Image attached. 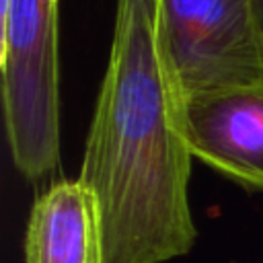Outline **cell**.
<instances>
[{
  "label": "cell",
  "mask_w": 263,
  "mask_h": 263,
  "mask_svg": "<svg viewBox=\"0 0 263 263\" xmlns=\"http://www.w3.org/2000/svg\"><path fill=\"white\" fill-rule=\"evenodd\" d=\"M251 12H253L255 27L259 31V37L263 41V0H251Z\"/></svg>",
  "instance_id": "cell-6"
},
{
  "label": "cell",
  "mask_w": 263,
  "mask_h": 263,
  "mask_svg": "<svg viewBox=\"0 0 263 263\" xmlns=\"http://www.w3.org/2000/svg\"><path fill=\"white\" fill-rule=\"evenodd\" d=\"M25 263H105L99 205L78 179H62L35 199Z\"/></svg>",
  "instance_id": "cell-5"
},
{
  "label": "cell",
  "mask_w": 263,
  "mask_h": 263,
  "mask_svg": "<svg viewBox=\"0 0 263 263\" xmlns=\"http://www.w3.org/2000/svg\"><path fill=\"white\" fill-rule=\"evenodd\" d=\"M179 121L193 158L263 191V84L195 95L183 101Z\"/></svg>",
  "instance_id": "cell-4"
},
{
  "label": "cell",
  "mask_w": 263,
  "mask_h": 263,
  "mask_svg": "<svg viewBox=\"0 0 263 263\" xmlns=\"http://www.w3.org/2000/svg\"><path fill=\"white\" fill-rule=\"evenodd\" d=\"M158 45L179 105L263 84V41L251 0H158Z\"/></svg>",
  "instance_id": "cell-3"
},
{
  "label": "cell",
  "mask_w": 263,
  "mask_h": 263,
  "mask_svg": "<svg viewBox=\"0 0 263 263\" xmlns=\"http://www.w3.org/2000/svg\"><path fill=\"white\" fill-rule=\"evenodd\" d=\"M179 119L158 45V0H117L78 175L99 205L105 263H166L193 249V154Z\"/></svg>",
  "instance_id": "cell-1"
},
{
  "label": "cell",
  "mask_w": 263,
  "mask_h": 263,
  "mask_svg": "<svg viewBox=\"0 0 263 263\" xmlns=\"http://www.w3.org/2000/svg\"><path fill=\"white\" fill-rule=\"evenodd\" d=\"M0 23L8 148L18 173L39 181L60 162L58 0H8Z\"/></svg>",
  "instance_id": "cell-2"
}]
</instances>
